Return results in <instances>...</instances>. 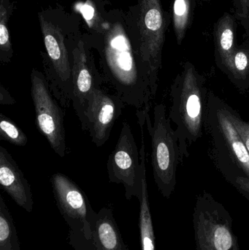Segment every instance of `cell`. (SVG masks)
I'll use <instances>...</instances> for the list:
<instances>
[{"label":"cell","instance_id":"cell-1","mask_svg":"<svg viewBox=\"0 0 249 250\" xmlns=\"http://www.w3.org/2000/svg\"><path fill=\"white\" fill-rule=\"evenodd\" d=\"M206 83V77L187 62L171 84L168 117L176 125L181 162L188 158V148L203 135L209 94Z\"/></svg>","mask_w":249,"mask_h":250},{"label":"cell","instance_id":"cell-2","mask_svg":"<svg viewBox=\"0 0 249 250\" xmlns=\"http://www.w3.org/2000/svg\"><path fill=\"white\" fill-rule=\"evenodd\" d=\"M225 101L209 92L204 126L210 139L215 166L231 185L239 176L249 178V153L231 122Z\"/></svg>","mask_w":249,"mask_h":250},{"label":"cell","instance_id":"cell-3","mask_svg":"<svg viewBox=\"0 0 249 250\" xmlns=\"http://www.w3.org/2000/svg\"><path fill=\"white\" fill-rule=\"evenodd\" d=\"M57 207L68 225L69 242L75 250H91L97 213L92 208L83 189L61 173L51 177Z\"/></svg>","mask_w":249,"mask_h":250},{"label":"cell","instance_id":"cell-4","mask_svg":"<svg viewBox=\"0 0 249 250\" xmlns=\"http://www.w3.org/2000/svg\"><path fill=\"white\" fill-rule=\"evenodd\" d=\"M146 127L152 139V166L158 189L169 198L176 186V171L181 162L178 139L171 121L167 116L166 107L157 104L153 108V122L146 117Z\"/></svg>","mask_w":249,"mask_h":250},{"label":"cell","instance_id":"cell-5","mask_svg":"<svg viewBox=\"0 0 249 250\" xmlns=\"http://www.w3.org/2000/svg\"><path fill=\"white\" fill-rule=\"evenodd\" d=\"M193 229L196 250H241L230 214L209 192L197 197Z\"/></svg>","mask_w":249,"mask_h":250},{"label":"cell","instance_id":"cell-6","mask_svg":"<svg viewBox=\"0 0 249 250\" xmlns=\"http://www.w3.org/2000/svg\"><path fill=\"white\" fill-rule=\"evenodd\" d=\"M168 23V16L163 10L162 0H140L137 51L149 72L153 101L157 92Z\"/></svg>","mask_w":249,"mask_h":250},{"label":"cell","instance_id":"cell-7","mask_svg":"<svg viewBox=\"0 0 249 250\" xmlns=\"http://www.w3.org/2000/svg\"><path fill=\"white\" fill-rule=\"evenodd\" d=\"M41 31L47 51L44 75L50 89L63 108H68L73 96V49L69 51L61 29L39 15Z\"/></svg>","mask_w":249,"mask_h":250},{"label":"cell","instance_id":"cell-8","mask_svg":"<svg viewBox=\"0 0 249 250\" xmlns=\"http://www.w3.org/2000/svg\"><path fill=\"white\" fill-rule=\"evenodd\" d=\"M30 81L37 128L46 138L56 154L64 157L67 148L64 108L51 92L43 73L33 69Z\"/></svg>","mask_w":249,"mask_h":250},{"label":"cell","instance_id":"cell-9","mask_svg":"<svg viewBox=\"0 0 249 250\" xmlns=\"http://www.w3.org/2000/svg\"><path fill=\"white\" fill-rule=\"evenodd\" d=\"M139 151L130 125L124 122L119 138L107 163L111 183L121 184L127 200L140 199L142 193L143 157Z\"/></svg>","mask_w":249,"mask_h":250},{"label":"cell","instance_id":"cell-10","mask_svg":"<svg viewBox=\"0 0 249 250\" xmlns=\"http://www.w3.org/2000/svg\"><path fill=\"white\" fill-rule=\"evenodd\" d=\"M73 96L72 104L86 131V111L92 94L105 83L103 76L96 66L92 54L83 41H79L73 48Z\"/></svg>","mask_w":249,"mask_h":250},{"label":"cell","instance_id":"cell-11","mask_svg":"<svg viewBox=\"0 0 249 250\" xmlns=\"http://www.w3.org/2000/svg\"><path fill=\"white\" fill-rule=\"evenodd\" d=\"M124 105L118 95L109 93L102 87L92 94L85 114L86 131L96 146H102L109 139L114 124L122 114Z\"/></svg>","mask_w":249,"mask_h":250},{"label":"cell","instance_id":"cell-12","mask_svg":"<svg viewBox=\"0 0 249 250\" xmlns=\"http://www.w3.org/2000/svg\"><path fill=\"white\" fill-rule=\"evenodd\" d=\"M0 185L19 207L31 212L33 198L30 185L6 148L0 146Z\"/></svg>","mask_w":249,"mask_h":250},{"label":"cell","instance_id":"cell-13","mask_svg":"<svg viewBox=\"0 0 249 250\" xmlns=\"http://www.w3.org/2000/svg\"><path fill=\"white\" fill-rule=\"evenodd\" d=\"M91 250H128L111 208L104 207L96 214Z\"/></svg>","mask_w":249,"mask_h":250},{"label":"cell","instance_id":"cell-14","mask_svg":"<svg viewBox=\"0 0 249 250\" xmlns=\"http://www.w3.org/2000/svg\"><path fill=\"white\" fill-rule=\"evenodd\" d=\"M235 19L230 13H224L216 22L213 29L216 62L222 72L238 46Z\"/></svg>","mask_w":249,"mask_h":250},{"label":"cell","instance_id":"cell-15","mask_svg":"<svg viewBox=\"0 0 249 250\" xmlns=\"http://www.w3.org/2000/svg\"><path fill=\"white\" fill-rule=\"evenodd\" d=\"M140 153L143 154V167L142 177V193L140 202V214H139V229L141 250H156L155 234L153 230V220L149 204L148 192L147 179H146V157L145 148L144 134L142 135L141 148Z\"/></svg>","mask_w":249,"mask_h":250},{"label":"cell","instance_id":"cell-16","mask_svg":"<svg viewBox=\"0 0 249 250\" xmlns=\"http://www.w3.org/2000/svg\"><path fill=\"white\" fill-rule=\"evenodd\" d=\"M223 73L239 89L245 92L249 89V41L237 46L230 58Z\"/></svg>","mask_w":249,"mask_h":250},{"label":"cell","instance_id":"cell-17","mask_svg":"<svg viewBox=\"0 0 249 250\" xmlns=\"http://www.w3.org/2000/svg\"><path fill=\"white\" fill-rule=\"evenodd\" d=\"M0 250H20L13 217L1 195H0Z\"/></svg>","mask_w":249,"mask_h":250},{"label":"cell","instance_id":"cell-18","mask_svg":"<svg viewBox=\"0 0 249 250\" xmlns=\"http://www.w3.org/2000/svg\"><path fill=\"white\" fill-rule=\"evenodd\" d=\"M194 0H174L172 23L177 43L181 45L192 19Z\"/></svg>","mask_w":249,"mask_h":250},{"label":"cell","instance_id":"cell-19","mask_svg":"<svg viewBox=\"0 0 249 250\" xmlns=\"http://www.w3.org/2000/svg\"><path fill=\"white\" fill-rule=\"evenodd\" d=\"M0 140L19 146H24L28 142L24 132L3 114H0Z\"/></svg>","mask_w":249,"mask_h":250},{"label":"cell","instance_id":"cell-20","mask_svg":"<svg viewBox=\"0 0 249 250\" xmlns=\"http://www.w3.org/2000/svg\"><path fill=\"white\" fill-rule=\"evenodd\" d=\"M8 12L4 4V0H1L0 4V60L2 63L10 62L13 57V48L10 42V34L7 27Z\"/></svg>","mask_w":249,"mask_h":250},{"label":"cell","instance_id":"cell-21","mask_svg":"<svg viewBox=\"0 0 249 250\" xmlns=\"http://www.w3.org/2000/svg\"><path fill=\"white\" fill-rule=\"evenodd\" d=\"M230 117L232 124L241 135L249 153V121L246 122L243 120L239 114L235 110L232 109V107L230 108Z\"/></svg>","mask_w":249,"mask_h":250},{"label":"cell","instance_id":"cell-22","mask_svg":"<svg viewBox=\"0 0 249 250\" xmlns=\"http://www.w3.org/2000/svg\"><path fill=\"white\" fill-rule=\"evenodd\" d=\"M235 18L247 28L249 22V0H233Z\"/></svg>","mask_w":249,"mask_h":250},{"label":"cell","instance_id":"cell-23","mask_svg":"<svg viewBox=\"0 0 249 250\" xmlns=\"http://www.w3.org/2000/svg\"><path fill=\"white\" fill-rule=\"evenodd\" d=\"M233 185L244 197L249 200V178L239 176L234 181Z\"/></svg>","mask_w":249,"mask_h":250},{"label":"cell","instance_id":"cell-24","mask_svg":"<svg viewBox=\"0 0 249 250\" xmlns=\"http://www.w3.org/2000/svg\"><path fill=\"white\" fill-rule=\"evenodd\" d=\"M16 103V100L10 95L8 90L4 87V85L1 83L0 85V105H13Z\"/></svg>","mask_w":249,"mask_h":250},{"label":"cell","instance_id":"cell-25","mask_svg":"<svg viewBox=\"0 0 249 250\" xmlns=\"http://www.w3.org/2000/svg\"><path fill=\"white\" fill-rule=\"evenodd\" d=\"M82 13H83V16H84V18L87 21H92V19L95 17V8L90 4H84Z\"/></svg>","mask_w":249,"mask_h":250},{"label":"cell","instance_id":"cell-26","mask_svg":"<svg viewBox=\"0 0 249 250\" xmlns=\"http://www.w3.org/2000/svg\"><path fill=\"white\" fill-rule=\"evenodd\" d=\"M246 30H247V35H248V41H249V22L248 26H247V28H246Z\"/></svg>","mask_w":249,"mask_h":250},{"label":"cell","instance_id":"cell-27","mask_svg":"<svg viewBox=\"0 0 249 250\" xmlns=\"http://www.w3.org/2000/svg\"><path fill=\"white\" fill-rule=\"evenodd\" d=\"M203 1H211V0H203Z\"/></svg>","mask_w":249,"mask_h":250}]
</instances>
